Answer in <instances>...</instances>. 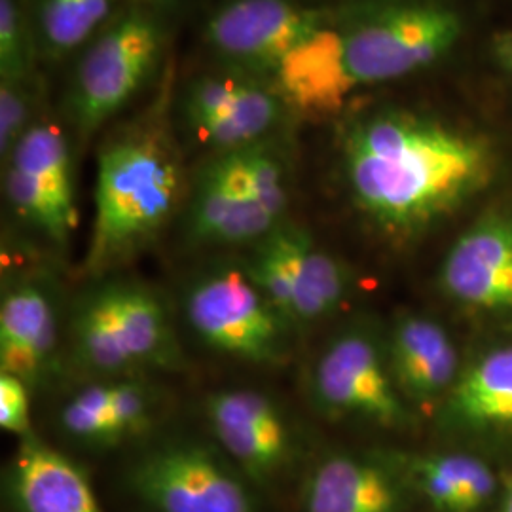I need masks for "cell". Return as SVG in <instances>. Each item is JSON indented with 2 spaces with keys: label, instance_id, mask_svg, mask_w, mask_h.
<instances>
[{
  "label": "cell",
  "instance_id": "6da1fadb",
  "mask_svg": "<svg viewBox=\"0 0 512 512\" xmlns=\"http://www.w3.org/2000/svg\"><path fill=\"white\" fill-rule=\"evenodd\" d=\"M342 154L353 202L397 239L420 236L456 213L495 169L494 150L482 137L406 110L357 120Z\"/></svg>",
  "mask_w": 512,
  "mask_h": 512
},
{
  "label": "cell",
  "instance_id": "7a4b0ae2",
  "mask_svg": "<svg viewBox=\"0 0 512 512\" xmlns=\"http://www.w3.org/2000/svg\"><path fill=\"white\" fill-rule=\"evenodd\" d=\"M459 35L458 14L435 2L391 4L344 18L336 14L283 61L272 76L275 90L302 114H329L359 90L437 63Z\"/></svg>",
  "mask_w": 512,
  "mask_h": 512
},
{
  "label": "cell",
  "instance_id": "3957f363",
  "mask_svg": "<svg viewBox=\"0 0 512 512\" xmlns=\"http://www.w3.org/2000/svg\"><path fill=\"white\" fill-rule=\"evenodd\" d=\"M181 190V156L162 110L109 137L97 160L86 272L103 275L143 251L171 219Z\"/></svg>",
  "mask_w": 512,
  "mask_h": 512
},
{
  "label": "cell",
  "instance_id": "277c9868",
  "mask_svg": "<svg viewBox=\"0 0 512 512\" xmlns=\"http://www.w3.org/2000/svg\"><path fill=\"white\" fill-rule=\"evenodd\" d=\"M162 27L145 10L131 8L99 31L74 73L71 112L82 139L128 105L156 69Z\"/></svg>",
  "mask_w": 512,
  "mask_h": 512
},
{
  "label": "cell",
  "instance_id": "5b68a950",
  "mask_svg": "<svg viewBox=\"0 0 512 512\" xmlns=\"http://www.w3.org/2000/svg\"><path fill=\"white\" fill-rule=\"evenodd\" d=\"M184 310L203 344L249 363H275L287 349L291 323L247 270L224 268L198 279Z\"/></svg>",
  "mask_w": 512,
  "mask_h": 512
},
{
  "label": "cell",
  "instance_id": "8992f818",
  "mask_svg": "<svg viewBox=\"0 0 512 512\" xmlns=\"http://www.w3.org/2000/svg\"><path fill=\"white\" fill-rule=\"evenodd\" d=\"M311 389L321 412L336 420L404 429L412 418L393 378L385 342L366 330H348L330 342L315 365Z\"/></svg>",
  "mask_w": 512,
  "mask_h": 512
},
{
  "label": "cell",
  "instance_id": "52a82bcc",
  "mask_svg": "<svg viewBox=\"0 0 512 512\" xmlns=\"http://www.w3.org/2000/svg\"><path fill=\"white\" fill-rule=\"evenodd\" d=\"M334 18L327 8L291 0H232L209 19L205 35L234 71L274 76L294 50Z\"/></svg>",
  "mask_w": 512,
  "mask_h": 512
},
{
  "label": "cell",
  "instance_id": "ba28073f",
  "mask_svg": "<svg viewBox=\"0 0 512 512\" xmlns=\"http://www.w3.org/2000/svg\"><path fill=\"white\" fill-rule=\"evenodd\" d=\"M129 480L156 512H256L247 486L202 446L158 448L135 463Z\"/></svg>",
  "mask_w": 512,
  "mask_h": 512
},
{
  "label": "cell",
  "instance_id": "9c48e42d",
  "mask_svg": "<svg viewBox=\"0 0 512 512\" xmlns=\"http://www.w3.org/2000/svg\"><path fill=\"white\" fill-rule=\"evenodd\" d=\"M442 293L475 315L512 317V205H494L459 236L440 266Z\"/></svg>",
  "mask_w": 512,
  "mask_h": 512
},
{
  "label": "cell",
  "instance_id": "30bf717a",
  "mask_svg": "<svg viewBox=\"0 0 512 512\" xmlns=\"http://www.w3.org/2000/svg\"><path fill=\"white\" fill-rule=\"evenodd\" d=\"M213 435L239 469L268 482L287 463L291 431L277 404L251 389H226L205 403Z\"/></svg>",
  "mask_w": 512,
  "mask_h": 512
},
{
  "label": "cell",
  "instance_id": "8fae6325",
  "mask_svg": "<svg viewBox=\"0 0 512 512\" xmlns=\"http://www.w3.org/2000/svg\"><path fill=\"white\" fill-rule=\"evenodd\" d=\"M387 361L406 403L440 404L456 384L458 348L437 319L420 313L401 315L385 340Z\"/></svg>",
  "mask_w": 512,
  "mask_h": 512
},
{
  "label": "cell",
  "instance_id": "7c38bea8",
  "mask_svg": "<svg viewBox=\"0 0 512 512\" xmlns=\"http://www.w3.org/2000/svg\"><path fill=\"white\" fill-rule=\"evenodd\" d=\"M439 412L448 431L465 437H511L512 344L488 349L461 366Z\"/></svg>",
  "mask_w": 512,
  "mask_h": 512
},
{
  "label": "cell",
  "instance_id": "4fadbf2b",
  "mask_svg": "<svg viewBox=\"0 0 512 512\" xmlns=\"http://www.w3.org/2000/svg\"><path fill=\"white\" fill-rule=\"evenodd\" d=\"M401 478L382 461L332 456L317 465L304 492L306 512H401Z\"/></svg>",
  "mask_w": 512,
  "mask_h": 512
},
{
  "label": "cell",
  "instance_id": "5bb4252c",
  "mask_svg": "<svg viewBox=\"0 0 512 512\" xmlns=\"http://www.w3.org/2000/svg\"><path fill=\"white\" fill-rule=\"evenodd\" d=\"M55 311L50 298L33 283H21L0 304V370L37 384L55 351Z\"/></svg>",
  "mask_w": 512,
  "mask_h": 512
},
{
  "label": "cell",
  "instance_id": "9a60e30c",
  "mask_svg": "<svg viewBox=\"0 0 512 512\" xmlns=\"http://www.w3.org/2000/svg\"><path fill=\"white\" fill-rule=\"evenodd\" d=\"M12 490L21 512H103L73 461L33 437L19 446Z\"/></svg>",
  "mask_w": 512,
  "mask_h": 512
},
{
  "label": "cell",
  "instance_id": "2e32d148",
  "mask_svg": "<svg viewBox=\"0 0 512 512\" xmlns=\"http://www.w3.org/2000/svg\"><path fill=\"white\" fill-rule=\"evenodd\" d=\"M275 234L291 275L294 325H310L334 315L351 291V274L346 264L315 245L296 226L279 224Z\"/></svg>",
  "mask_w": 512,
  "mask_h": 512
},
{
  "label": "cell",
  "instance_id": "e0dca14e",
  "mask_svg": "<svg viewBox=\"0 0 512 512\" xmlns=\"http://www.w3.org/2000/svg\"><path fill=\"white\" fill-rule=\"evenodd\" d=\"M279 224L281 220L230 183L213 165H205L190 207L194 239L215 245L249 243L266 238Z\"/></svg>",
  "mask_w": 512,
  "mask_h": 512
},
{
  "label": "cell",
  "instance_id": "ac0fdd59",
  "mask_svg": "<svg viewBox=\"0 0 512 512\" xmlns=\"http://www.w3.org/2000/svg\"><path fill=\"white\" fill-rule=\"evenodd\" d=\"M406 473L439 512H482L499 488L492 465L465 452L414 456Z\"/></svg>",
  "mask_w": 512,
  "mask_h": 512
},
{
  "label": "cell",
  "instance_id": "d6986e66",
  "mask_svg": "<svg viewBox=\"0 0 512 512\" xmlns=\"http://www.w3.org/2000/svg\"><path fill=\"white\" fill-rule=\"evenodd\" d=\"M285 101L274 84L245 76L234 99L217 114L192 126L205 145L220 152L249 147L266 139V135L279 124Z\"/></svg>",
  "mask_w": 512,
  "mask_h": 512
},
{
  "label": "cell",
  "instance_id": "ffe728a7",
  "mask_svg": "<svg viewBox=\"0 0 512 512\" xmlns=\"http://www.w3.org/2000/svg\"><path fill=\"white\" fill-rule=\"evenodd\" d=\"M73 342L76 359L92 372L118 376L137 368L120 329L116 283L90 294L78 306Z\"/></svg>",
  "mask_w": 512,
  "mask_h": 512
},
{
  "label": "cell",
  "instance_id": "44dd1931",
  "mask_svg": "<svg viewBox=\"0 0 512 512\" xmlns=\"http://www.w3.org/2000/svg\"><path fill=\"white\" fill-rule=\"evenodd\" d=\"M118 319L135 366H173L177 346L164 304L141 285L116 283Z\"/></svg>",
  "mask_w": 512,
  "mask_h": 512
},
{
  "label": "cell",
  "instance_id": "7402d4cb",
  "mask_svg": "<svg viewBox=\"0 0 512 512\" xmlns=\"http://www.w3.org/2000/svg\"><path fill=\"white\" fill-rule=\"evenodd\" d=\"M8 164L33 175L65 213L76 217L71 152L55 124L35 122L12 150Z\"/></svg>",
  "mask_w": 512,
  "mask_h": 512
},
{
  "label": "cell",
  "instance_id": "603a6c76",
  "mask_svg": "<svg viewBox=\"0 0 512 512\" xmlns=\"http://www.w3.org/2000/svg\"><path fill=\"white\" fill-rule=\"evenodd\" d=\"M209 164L260 203L275 219H283L289 202L285 165L281 162V154L268 147L266 141L220 152Z\"/></svg>",
  "mask_w": 512,
  "mask_h": 512
},
{
  "label": "cell",
  "instance_id": "cb8c5ba5",
  "mask_svg": "<svg viewBox=\"0 0 512 512\" xmlns=\"http://www.w3.org/2000/svg\"><path fill=\"white\" fill-rule=\"evenodd\" d=\"M120 0H40L37 33L52 57L80 48L110 21Z\"/></svg>",
  "mask_w": 512,
  "mask_h": 512
},
{
  "label": "cell",
  "instance_id": "d4e9b609",
  "mask_svg": "<svg viewBox=\"0 0 512 512\" xmlns=\"http://www.w3.org/2000/svg\"><path fill=\"white\" fill-rule=\"evenodd\" d=\"M61 425L74 439L93 444H116V431L110 412L109 384L90 385L61 410Z\"/></svg>",
  "mask_w": 512,
  "mask_h": 512
},
{
  "label": "cell",
  "instance_id": "484cf974",
  "mask_svg": "<svg viewBox=\"0 0 512 512\" xmlns=\"http://www.w3.org/2000/svg\"><path fill=\"white\" fill-rule=\"evenodd\" d=\"M35 33L16 0H0V82L33 76Z\"/></svg>",
  "mask_w": 512,
  "mask_h": 512
},
{
  "label": "cell",
  "instance_id": "4316f807",
  "mask_svg": "<svg viewBox=\"0 0 512 512\" xmlns=\"http://www.w3.org/2000/svg\"><path fill=\"white\" fill-rule=\"evenodd\" d=\"M35 101L37 90L31 78L0 82V152L4 160L10 158L21 137L35 124L31 122Z\"/></svg>",
  "mask_w": 512,
  "mask_h": 512
},
{
  "label": "cell",
  "instance_id": "83f0119b",
  "mask_svg": "<svg viewBox=\"0 0 512 512\" xmlns=\"http://www.w3.org/2000/svg\"><path fill=\"white\" fill-rule=\"evenodd\" d=\"M109 404L120 440L147 429L154 412V395L139 382L109 384Z\"/></svg>",
  "mask_w": 512,
  "mask_h": 512
},
{
  "label": "cell",
  "instance_id": "f1b7e54d",
  "mask_svg": "<svg viewBox=\"0 0 512 512\" xmlns=\"http://www.w3.org/2000/svg\"><path fill=\"white\" fill-rule=\"evenodd\" d=\"M29 385L12 374H0V427L23 439L31 437Z\"/></svg>",
  "mask_w": 512,
  "mask_h": 512
},
{
  "label": "cell",
  "instance_id": "f546056e",
  "mask_svg": "<svg viewBox=\"0 0 512 512\" xmlns=\"http://www.w3.org/2000/svg\"><path fill=\"white\" fill-rule=\"evenodd\" d=\"M497 55L501 63L512 73V35H507L497 42Z\"/></svg>",
  "mask_w": 512,
  "mask_h": 512
},
{
  "label": "cell",
  "instance_id": "4dcf8cb0",
  "mask_svg": "<svg viewBox=\"0 0 512 512\" xmlns=\"http://www.w3.org/2000/svg\"><path fill=\"white\" fill-rule=\"evenodd\" d=\"M501 512H512V482L501 499Z\"/></svg>",
  "mask_w": 512,
  "mask_h": 512
}]
</instances>
